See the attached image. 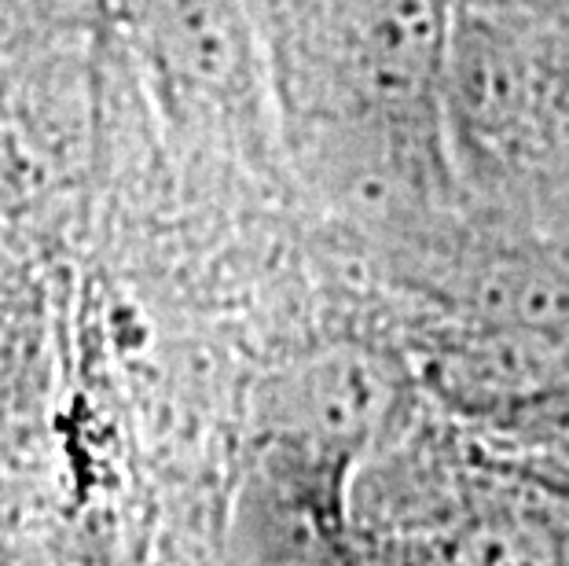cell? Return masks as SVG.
Returning a JSON list of instances; mask_svg holds the SVG:
<instances>
[{
    "label": "cell",
    "mask_w": 569,
    "mask_h": 566,
    "mask_svg": "<svg viewBox=\"0 0 569 566\" xmlns=\"http://www.w3.org/2000/svg\"><path fill=\"white\" fill-rule=\"evenodd\" d=\"M48 397V331L41 287L27 261L0 247V456H27Z\"/></svg>",
    "instance_id": "5"
},
{
    "label": "cell",
    "mask_w": 569,
    "mask_h": 566,
    "mask_svg": "<svg viewBox=\"0 0 569 566\" xmlns=\"http://www.w3.org/2000/svg\"><path fill=\"white\" fill-rule=\"evenodd\" d=\"M11 467L0 460V552H8V537H11V486H8Z\"/></svg>",
    "instance_id": "7"
},
{
    "label": "cell",
    "mask_w": 569,
    "mask_h": 566,
    "mask_svg": "<svg viewBox=\"0 0 569 566\" xmlns=\"http://www.w3.org/2000/svg\"><path fill=\"white\" fill-rule=\"evenodd\" d=\"M448 566H562L559 537L518 512L486 515L463 526L445 552Z\"/></svg>",
    "instance_id": "6"
},
{
    "label": "cell",
    "mask_w": 569,
    "mask_h": 566,
    "mask_svg": "<svg viewBox=\"0 0 569 566\" xmlns=\"http://www.w3.org/2000/svg\"><path fill=\"white\" fill-rule=\"evenodd\" d=\"M405 566H448L445 559H430V563H405Z\"/></svg>",
    "instance_id": "8"
},
{
    "label": "cell",
    "mask_w": 569,
    "mask_h": 566,
    "mask_svg": "<svg viewBox=\"0 0 569 566\" xmlns=\"http://www.w3.org/2000/svg\"><path fill=\"white\" fill-rule=\"evenodd\" d=\"M452 0H338L335 44L353 89L405 115L445 89Z\"/></svg>",
    "instance_id": "1"
},
{
    "label": "cell",
    "mask_w": 569,
    "mask_h": 566,
    "mask_svg": "<svg viewBox=\"0 0 569 566\" xmlns=\"http://www.w3.org/2000/svg\"><path fill=\"white\" fill-rule=\"evenodd\" d=\"M122 19L154 70L199 100H228L250 75L239 0H122Z\"/></svg>",
    "instance_id": "3"
},
{
    "label": "cell",
    "mask_w": 569,
    "mask_h": 566,
    "mask_svg": "<svg viewBox=\"0 0 569 566\" xmlns=\"http://www.w3.org/2000/svg\"><path fill=\"white\" fill-rule=\"evenodd\" d=\"M537 86H543V70L511 27L478 11L456 16L445 92L470 137L489 148H515L537 118Z\"/></svg>",
    "instance_id": "2"
},
{
    "label": "cell",
    "mask_w": 569,
    "mask_h": 566,
    "mask_svg": "<svg viewBox=\"0 0 569 566\" xmlns=\"http://www.w3.org/2000/svg\"><path fill=\"white\" fill-rule=\"evenodd\" d=\"M393 387L368 354L331 349L287 383L280 419L298 445L338 460L379 430Z\"/></svg>",
    "instance_id": "4"
}]
</instances>
